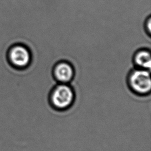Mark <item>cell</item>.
I'll list each match as a JSON object with an SVG mask.
<instances>
[{
    "label": "cell",
    "instance_id": "cell-6",
    "mask_svg": "<svg viewBox=\"0 0 151 151\" xmlns=\"http://www.w3.org/2000/svg\"><path fill=\"white\" fill-rule=\"evenodd\" d=\"M145 29L146 33L148 34L149 36L151 35V18L149 16L145 22Z\"/></svg>",
    "mask_w": 151,
    "mask_h": 151
},
{
    "label": "cell",
    "instance_id": "cell-3",
    "mask_svg": "<svg viewBox=\"0 0 151 151\" xmlns=\"http://www.w3.org/2000/svg\"><path fill=\"white\" fill-rule=\"evenodd\" d=\"M8 57L9 63L17 69H24L31 62L32 55L28 48L23 44L12 45L8 51Z\"/></svg>",
    "mask_w": 151,
    "mask_h": 151
},
{
    "label": "cell",
    "instance_id": "cell-5",
    "mask_svg": "<svg viewBox=\"0 0 151 151\" xmlns=\"http://www.w3.org/2000/svg\"><path fill=\"white\" fill-rule=\"evenodd\" d=\"M136 68L150 70L151 68V53L147 48H141L137 50L132 59Z\"/></svg>",
    "mask_w": 151,
    "mask_h": 151
},
{
    "label": "cell",
    "instance_id": "cell-2",
    "mask_svg": "<svg viewBox=\"0 0 151 151\" xmlns=\"http://www.w3.org/2000/svg\"><path fill=\"white\" fill-rule=\"evenodd\" d=\"M126 81L129 89L136 96H147L151 91V77L149 70L132 69L127 74Z\"/></svg>",
    "mask_w": 151,
    "mask_h": 151
},
{
    "label": "cell",
    "instance_id": "cell-1",
    "mask_svg": "<svg viewBox=\"0 0 151 151\" xmlns=\"http://www.w3.org/2000/svg\"><path fill=\"white\" fill-rule=\"evenodd\" d=\"M76 97V92L70 84L57 83L50 90L48 101L53 110L65 111L73 106Z\"/></svg>",
    "mask_w": 151,
    "mask_h": 151
},
{
    "label": "cell",
    "instance_id": "cell-4",
    "mask_svg": "<svg viewBox=\"0 0 151 151\" xmlns=\"http://www.w3.org/2000/svg\"><path fill=\"white\" fill-rule=\"evenodd\" d=\"M52 75L57 83L70 84L74 77L75 70L70 63L61 60L53 66Z\"/></svg>",
    "mask_w": 151,
    "mask_h": 151
}]
</instances>
